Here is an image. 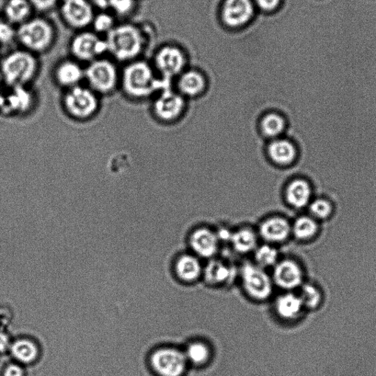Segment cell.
I'll return each instance as SVG.
<instances>
[{"instance_id": "10", "label": "cell", "mask_w": 376, "mask_h": 376, "mask_svg": "<svg viewBox=\"0 0 376 376\" xmlns=\"http://www.w3.org/2000/svg\"><path fill=\"white\" fill-rule=\"evenodd\" d=\"M186 109V98L179 93L166 90L158 95L153 102L152 112L158 121L173 123L182 116Z\"/></svg>"}, {"instance_id": "36", "label": "cell", "mask_w": 376, "mask_h": 376, "mask_svg": "<svg viewBox=\"0 0 376 376\" xmlns=\"http://www.w3.org/2000/svg\"><path fill=\"white\" fill-rule=\"evenodd\" d=\"M134 8V0H114L110 8L119 16L129 14Z\"/></svg>"}, {"instance_id": "20", "label": "cell", "mask_w": 376, "mask_h": 376, "mask_svg": "<svg viewBox=\"0 0 376 376\" xmlns=\"http://www.w3.org/2000/svg\"><path fill=\"white\" fill-rule=\"evenodd\" d=\"M311 197V188L308 182L303 179H295L286 190L287 202L295 208H302L308 204Z\"/></svg>"}, {"instance_id": "16", "label": "cell", "mask_w": 376, "mask_h": 376, "mask_svg": "<svg viewBox=\"0 0 376 376\" xmlns=\"http://www.w3.org/2000/svg\"><path fill=\"white\" fill-rule=\"evenodd\" d=\"M253 14L250 0H226L223 11L224 19L230 26H240L246 23Z\"/></svg>"}, {"instance_id": "17", "label": "cell", "mask_w": 376, "mask_h": 376, "mask_svg": "<svg viewBox=\"0 0 376 376\" xmlns=\"http://www.w3.org/2000/svg\"><path fill=\"white\" fill-rule=\"evenodd\" d=\"M266 151L269 161L279 166L290 165L296 157L294 145L281 138L270 141Z\"/></svg>"}, {"instance_id": "41", "label": "cell", "mask_w": 376, "mask_h": 376, "mask_svg": "<svg viewBox=\"0 0 376 376\" xmlns=\"http://www.w3.org/2000/svg\"><path fill=\"white\" fill-rule=\"evenodd\" d=\"M93 7L98 8L100 10H105L110 8L114 0H89Z\"/></svg>"}, {"instance_id": "40", "label": "cell", "mask_w": 376, "mask_h": 376, "mask_svg": "<svg viewBox=\"0 0 376 376\" xmlns=\"http://www.w3.org/2000/svg\"><path fill=\"white\" fill-rule=\"evenodd\" d=\"M257 2L261 8L266 10H272L279 4V0H257Z\"/></svg>"}, {"instance_id": "30", "label": "cell", "mask_w": 376, "mask_h": 376, "mask_svg": "<svg viewBox=\"0 0 376 376\" xmlns=\"http://www.w3.org/2000/svg\"><path fill=\"white\" fill-rule=\"evenodd\" d=\"M255 259L256 265L261 268L275 267L278 264L279 253L275 247L265 244L255 249Z\"/></svg>"}, {"instance_id": "19", "label": "cell", "mask_w": 376, "mask_h": 376, "mask_svg": "<svg viewBox=\"0 0 376 376\" xmlns=\"http://www.w3.org/2000/svg\"><path fill=\"white\" fill-rule=\"evenodd\" d=\"M9 352L21 364H31L39 357V348L35 341L30 338H19L11 343Z\"/></svg>"}, {"instance_id": "3", "label": "cell", "mask_w": 376, "mask_h": 376, "mask_svg": "<svg viewBox=\"0 0 376 376\" xmlns=\"http://www.w3.org/2000/svg\"><path fill=\"white\" fill-rule=\"evenodd\" d=\"M121 83L124 93L135 99L150 97L159 88L151 68L142 61H134L123 68Z\"/></svg>"}, {"instance_id": "31", "label": "cell", "mask_w": 376, "mask_h": 376, "mask_svg": "<svg viewBox=\"0 0 376 376\" xmlns=\"http://www.w3.org/2000/svg\"><path fill=\"white\" fill-rule=\"evenodd\" d=\"M317 232V224L309 217H301L291 226V232L300 240L311 238Z\"/></svg>"}, {"instance_id": "9", "label": "cell", "mask_w": 376, "mask_h": 376, "mask_svg": "<svg viewBox=\"0 0 376 376\" xmlns=\"http://www.w3.org/2000/svg\"><path fill=\"white\" fill-rule=\"evenodd\" d=\"M70 51L77 61L91 62L100 59L108 52L106 40L99 37L95 32H79L71 41Z\"/></svg>"}, {"instance_id": "13", "label": "cell", "mask_w": 376, "mask_h": 376, "mask_svg": "<svg viewBox=\"0 0 376 376\" xmlns=\"http://www.w3.org/2000/svg\"><path fill=\"white\" fill-rule=\"evenodd\" d=\"M189 242L193 252L204 258H211L217 253L220 243L216 232L204 227L192 232Z\"/></svg>"}, {"instance_id": "4", "label": "cell", "mask_w": 376, "mask_h": 376, "mask_svg": "<svg viewBox=\"0 0 376 376\" xmlns=\"http://www.w3.org/2000/svg\"><path fill=\"white\" fill-rule=\"evenodd\" d=\"M17 39L24 50L34 54L41 53L51 48L55 39V30L48 20L29 19L17 30Z\"/></svg>"}, {"instance_id": "37", "label": "cell", "mask_w": 376, "mask_h": 376, "mask_svg": "<svg viewBox=\"0 0 376 376\" xmlns=\"http://www.w3.org/2000/svg\"><path fill=\"white\" fill-rule=\"evenodd\" d=\"M32 9H36L39 11H48L52 10L59 2V0H28Z\"/></svg>"}, {"instance_id": "11", "label": "cell", "mask_w": 376, "mask_h": 376, "mask_svg": "<svg viewBox=\"0 0 376 376\" xmlns=\"http://www.w3.org/2000/svg\"><path fill=\"white\" fill-rule=\"evenodd\" d=\"M60 13L66 24L75 30L91 26L95 17L94 7L89 0H62Z\"/></svg>"}, {"instance_id": "18", "label": "cell", "mask_w": 376, "mask_h": 376, "mask_svg": "<svg viewBox=\"0 0 376 376\" xmlns=\"http://www.w3.org/2000/svg\"><path fill=\"white\" fill-rule=\"evenodd\" d=\"M156 63L159 70L167 77L178 74L184 66V55L174 48H166L161 50L156 58Z\"/></svg>"}, {"instance_id": "6", "label": "cell", "mask_w": 376, "mask_h": 376, "mask_svg": "<svg viewBox=\"0 0 376 376\" xmlns=\"http://www.w3.org/2000/svg\"><path fill=\"white\" fill-rule=\"evenodd\" d=\"M88 86L97 95H108L116 89L119 81L117 68L112 62L98 59L85 68Z\"/></svg>"}, {"instance_id": "38", "label": "cell", "mask_w": 376, "mask_h": 376, "mask_svg": "<svg viewBox=\"0 0 376 376\" xmlns=\"http://www.w3.org/2000/svg\"><path fill=\"white\" fill-rule=\"evenodd\" d=\"M25 371L19 364H10L4 370L3 376H24Z\"/></svg>"}, {"instance_id": "15", "label": "cell", "mask_w": 376, "mask_h": 376, "mask_svg": "<svg viewBox=\"0 0 376 376\" xmlns=\"http://www.w3.org/2000/svg\"><path fill=\"white\" fill-rule=\"evenodd\" d=\"M54 76L56 83L68 90L81 85L85 79V68L75 61L67 60L57 66Z\"/></svg>"}, {"instance_id": "27", "label": "cell", "mask_w": 376, "mask_h": 376, "mask_svg": "<svg viewBox=\"0 0 376 376\" xmlns=\"http://www.w3.org/2000/svg\"><path fill=\"white\" fill-rule=\"evenodd\" d=\"M230 243L237 253L248 254L257 248V235L250 228H241L232 232Z\"/></svg>"}, {"instance_id": "42", "label": "cell", "mask_w": 376, "mask_h": 376, "mask_svg": "<svg viewBox=\"0 0 376 376\" xmlns=\"http://www.w3.org/2000/svg\"><path fill=\"white\" fill-rule=\"evenodd\" d=\"M6 0H0V13L3 12Z\"/></svg>"}, {"instance_id": "35", "label": "cell", "mask_w": 376, "mask_h": 376, "mask_svg": "<svg viewBox=\"0 0 376 376\" xmlns=\"http://www.w3.org/2000/svg\"><path fill=\"white\" fill-rule=\"evenodd\" d=\"M310 211L316 217L325 219L331 213L332 206L328 201L319 199L312 203Z\"/></svg>"}, {"instance_id": "32", "label": "cell", "mask_w": 376, "mask_h": 376, "mask_svg": "<svg viewBox=\"0 0 376 376\" xmlns=\"http://www.w3.org/2000/svg\"><path fill=\"white\" fill-rule=\"evenodd\" d=\"M91 26H93L95 32L107 34L116 26L113 17L105 12L95 15Z\"/></svg>"}, {"instance_id": "21", "label": "cell", "mask_w": 376, "mask_h": 376, "mask_svg": "<svg viewBox=\"0 0 376 376\" xmlns=\"http://www.w3.org/2000/svg\"><path fill=\"white\" fill-rule=\"evenodd\" d=\"M205 280L213 286H220L233 279V268L227 266L221 260H212L204 270Z\"/></svg>"}, {"instance_id": "26", "label": "cell", "mask_w": 376, "mask_h": 376, "mask_svg": "<svg viewBox=\"0 0 376 376\" xmlns=\"http://www.w3.org/2000/svg\"><path fill=\"white\" fill-rule=\"evenodd\" d=\"M303 304L299 296L286 293L279 296L275 303V309L279 316L286 320H292L300 313Z\"/></svg>"}, {"instance_id": "5", "label": "cell", "mask_w": 376, "mask_h": 376, "mask_svg": "<svg viewBox=\"0 0 376 376\" xmlns=\"http://www.w3.org/2000/svg\"><path fill=\"white\" fill-rule=\"evenodd\" d=\"M63 105L68 116L76 120L86 121L97 113L99 99L92 89L79 85L66 90Z\"/></svg>"}, {"instance_id": "39", "label": "cell", "mask_w": 376, "mask_h": 376, "mask_svg": "<svg viewBox=\"0 0 376 376\" xmlns=\"http://www.w3.org/2000/svg\"><path fill=\"white\" fill-rule=\"evenodd\" d=\"M11 342L9 335L3 331V330H0V354L9 351Z\"/></svg>"}, {"instance_id": "33", "label": "cell", "mask_w": 376, "mask_h": 376, "mask_svg": "<svg viewBox=\"0 0 376 376\" xmlns=\"http://www.w3.org/2000/svg\"><path fill=\"white\" fill-rule=\"evenodd\" d=\"M299 297L303 305L309 307V308H315L320 304L321 299L320 293L308 284L303 287Z\"/></svg>"}, {"instance_id": "43", "label": "cell", "mask_w": 376, "mask_h": 376, "mask_svg": "<svg viewBox=\"0 0 376 376\" xmlns=\"http://www.w3.org/2000/svg\"><path fill=\"white\" fill-rule=\"evenodd\" d=\"M4 97L0 95V107H3Z\"/></svg>"}, {"instance_id": "23", "label": "cell", "mask_w": 376, "mask_h": 376, "mask_svg": "<svg viewBox=\"0 0 376 376\" xmlns=\"http://www.w3.org/2000/svg\"><path fill=\"white\" fill-rule=\"evenodd\" d=\"M175 270L177 277L181 280L192 282L196 281L201 276L202 267L196 257L184 255L177 259Z\"/></svg>"}, {"instance_id": "8", "label": "cell", "mask_w": 376, "mask_h": 376, "mask_svg": "<svg viewBox=\"0 0 376 376\" xmlns=\"http://www.w3.org/2000/svg\"><path fill=\"white\" fill-rule=\"evenodd\" d=\"M150 362L154 370L161 376H181L187 368L184 351L175 348H161L153 352Z\"/></svg>"}, {"instance_id": "12", "label": "cell", "mask_w": 376, "mask_h": 376, "mask_svg": "<svg viewBox=\"0 0 376 376\" xmlns=\"http://www.w3.org/2000/svg\"><path fill=\"white\" fill-rule=\"evenodd\" d=\"M273 281L281 289L290 290L298 288L302 282L303 275L300 267L289 259L278 261L275 266Z\"/></svg>"}, {"instance_id": "22", "label": "cell", "mask_w": 376, "mask_h": 376, "mask_svg": "<svg viewBox=\"0 0 376 376\" xmlns=\"http://www.w3.org/2000/svg\"><path fill=\"white\" fill-rule=\"evenodd\" d=\"M179 94L186 98H195L204 93L206 83L201 75L197 72H188L179 81Z\"/></svg>"}, {"instance_id": "24", "label": "cell", "mask_w": 376, "mask_h": 376, "mask_svg": "<svg viewBox=\"0 0 376 376\" xmlns=\"http://www.w3.org/2000/svg\"><path fill=\"white\" fill-rule=\"evenodd\" d=\"M32 10L28 0H7L3 12L11 25L19 26L30 19Z\"/></svg>"}, {"instance_id": "7", "label": "cell", "mask_w": 376, "mask_h": 376, "mask_svg": "<svg viewBox=\"0 0 376 376\" xmlns=\"http://www.w3.org/2000/svg\"><path fill=\"white\" fill-rule=\"evenodd\" d=\"M241 280L244 288L250 297L258 301H264L270 297L275 283L263 268L246 264L241 269Z\"/></svg>"}, {"instance_id": "25", "label": "cell", "mask_w": 376, "mask_h": 376, "mask_svg": "<svg viewBox=\"0 0 376 376\" xmlns=\"http://www.w3.org/2000/svg\"><path fill=\"white\" fill-rule=\"evenodd\" d=\"M286 128V120L279 113L276 112H269L265 114L259 122L261 132L270 141L280 138Z\"/></svg>"}, {"instance_id": "28", "label": "cell", "mask_w": 376, "mask_h": 376, "mask_svg": "<svg viewBox=\"0 0 376 376\" xmlns=\"http://www.w3.org/2000/svg\"><path fill=\"white\" fill-rule=\"evenodd\" d=\"M13 91L4 99L3 108L14 112L28 110L31 102L32 96L26 86L13 87Z\"/></svg>"}, {"instance_id": "34", "label": "cell", "mask_w": 376, "mask_h": 376, "mask_svg": "<svg viewBox=\"0 0 376 376\" xmlns=\"http://www.w3.org/2000/svg\"><path fill=\"white\" fill-rule=\"evenodd\" d=\"M17 39V30L10 23L0 21V43L10 44Z\"/></svg>"}, {"instance_id": "2", "label": "cell", "mask_w": 376, "mask_h": 376, "mask_svg": "<svg viewBox=\"0 0 376 376\" xmlns=\"http://www.w3.org/2000/svg\"><path fill=\"white\" fill-rule=\"evenodd\" d=\"M38 70L35 55L26 50L10 52L0 65L2 78L11 87L26 86L36 77Z\"/></svg>"}, {"instance_id": "29", "label": "cell", "mask_w": 376, "mask_h": 376, "mask_svg": "<svg viewBox=\"0 0 376 376\" xmlns=\"http://www.w3.org/2000/svg\"><path fill=\"white\" fill-rule=\"evenodd\" d=\"M184 353L188 362L196 366L206 363L210 357L209 347L201 342H193L188 346Z\"/></svg>"}, {"instance_id": "1", "label": "cell", "mask_w": 376, "mask_h": 376, "mask_svg": "<svg viewBox=\"0 0 376 376\" xmlns=\"http://www.w3.org/2000/svg\"><path fill=\"white\" fill-rule=\"evenodd\" d=\"M108 52L122 62L137 58L143 48V37L139 28L130 24L114 27L105 39Z\"/></svg>"}, {"instance_id": "14", "label": "cell", "mask_w": 376, "mask_h": 376, "mask_svg": "<svg viewBox=\"0 0 376 376\" xmlns=\"http://www.w3.org/2000/svg\"><path fill=\"white\" fill-rule=\"evenodd\" d=\"M291 233V225L280 216H270L261 221L259 235L268 244H277L286 240Z\"/></svg>"}, {"instance_id": "44", "label": "cell", "mask_w": 376, "mask_h": 376, "mask_svg": "<svg viewBox=\"0 0 376 376\" xmlns=\"http://www.w3.org/2000/svg\"><path fill=\"white\" fill-rule=\"evenodd\" d=\"M0 79H3L1 73H0Z\"/></svg>"}]
</instances>
